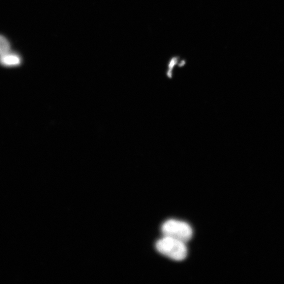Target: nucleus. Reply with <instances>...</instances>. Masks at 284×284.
<instances>
[{
  "instance_id": "obj_1",
  "label": "nucleus",
  "mask_w": 284,
  "mask_h": 284,
  "mask_svg": "<svg viewBox=\"0 0 284 284\" xmlns=\"http://www.w3.org/2000/svg\"><path fill=\"white\" fill-rule=\"evenodd\" d=\"M156 248L158 252L177 261L184 259L187 255L185 243L171 237L164 236L157 241Z\"/></svg>"
},
{
  "instance_id": "obj_2",
  "label": "nucleus",
  "mask_w": 284,
  "mask_h": 284,
  "mask_svg": "<svg viewBox=\"0 0 284 284\" xmlns=\"http://www.w3.org/2000/svg\"><path fill=\"white\" fill-rule=\"evenodd\" d=\"M162 232L164 236L173 238L185 243L193 236L192 229L187 223L174 220L165 222L162 226Z\"/></svg>"
},
{
  "instance_id": "obj_3",
  "label": "nucleus",
  "mask_w": 284,
  "mask_h": 284,
  "mask_svg": "<svg viewBox=\"0 0 284 284\" xmlns=\"http://www.w3.org/2000/svg\"><path fill=\"white\" fill-rule=\"evenodd\" d=\"M20 56L10 51L0 56V64L6 66H18L21 63Z\"/></svg>"
},
{
  "instance_id": "obj_4",
  "label": "nucleus",
  "mask_w": 284,
  "mask_h": 284,
  "mask_svg": "<svg viewBox=\"0 0 284 284\" xmlns=\"http://www.w3.org/2000/svg\"><path fill=\"white\" fill-rule=\"evenodd\" d=\"M10 51V44L4 37L0 36V56Z\"/></svg>"
}]
</instances>
